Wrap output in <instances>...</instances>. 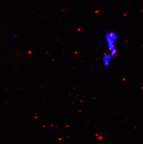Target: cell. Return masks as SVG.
<instances>
[{"instance_id":"cell-1","label":"cell","mask_w":143,"mask_h":144,"mask_svg":"<svg viewBox=\"0 0 143 144\" xmlns=\"http://www.w3.org/2000/svg\"><path fill=\"white\" fill-rule=\"evenodd\" d=\"M105 41L108 49V52L111 53L114 57H116L118 52L117 42L118 36L116 32L113 30H109L105 34Z\"/></svg>"},{"instance_id":"cell-2","label":"cell","mask_w":143,"mask_h":144,"mask_svg":"<svg viewBox=\"0 0 143 144\" xmlns=\"http://www.w3.org/2000/svg\"><path fill=\"white\" fill-rule=\"evenodd\" d=\"M114 57V56L108 51L104 53L102 57V63L103 66L105 67H109Z\"/></svg>"}]
</instances>
